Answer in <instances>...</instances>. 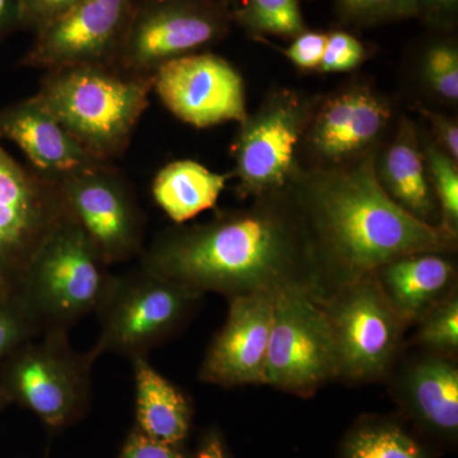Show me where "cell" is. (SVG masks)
<instances>
[{
    "label": "cell",
    "instance_id": "obj_1",
    "mask_svg": "<svg viewBox=\"0 0 458 458\" xmlns=\"http://www.w3.org/2000/svg\"><path fill=\"white\" fill-rule=\"evenodd\" d=\"M140 267L201 295L231 300L302 285L318 300L309 242L286 189L210 221L165 229L141 252Z\"/></svg>",
    "mask_w": 458,
    "mask_h": 458
},
{
    "label": "cell",
    "instance_id": "obj_2",
    "mask_svg": "<svg viewBox=\"0 0 458 458\" xmlns=\"http://www.w3.org/2000/svg\"><path fill=\"white\" fill-rule=\"evenodd\" d=\"M376 156L328 170L298 165L286 188L309 242L319 302L400 256L456 251V238L386 194Z\"/></svg>",
    "mask_w": 458,
    "mask_h": 458
},
{
    "label": "cell",
    "instance_id": "obj_3",
    "mask_svg": "<svg viewBox=\"0 0 458 458\" xmlns=\"http://www.w3.org/2000/svg\"><path fill=\"white\" fill-rule=\"evenodd\" d=\"M153 82L114 66H68L47 72L36 98L87 152L114 162L131 144Z\"/></svg>",
    "mask_w": 458,
    "mask_h": 458
},
{
    "label": "cell",
    "instance_id": "obj_4",
    "mask_svg": "<svg viewBox=\"0 0 458 458\" xmlns=\"http://www.w3.org/2000/svg\"><path fill=\"white\" fill-rule=\"evenodd\" d=\"M111 274L83 228L65 216L38 247L16 297L40 333L65 331L98 311Z\"/></svg>",
    "mask_w": 458,
    "mask_h": 458
},
{
    "label": "cell",
    "instance_id": "obj_5",
    "mask_svg": "<svg viewBox=\"0 0 458 458\" xmlns=\"http://www.w3.org/2000/svg\"><path fill=\"white\" fill-rule=\"evenodd\" d=\"M394 96L367 77H352L318 95L298 147V165L340 168L378 152L400 114Z\"/></svg>",
    "mask_w": 458,
    "mask_h": 458
},
{
    "label": "cell",
    "instance_id": "obj_6",
    "mask_svg": "<svg viewBox=\"0 0 458 458\" xmlns=\"http://www.w3.org/2000/svg\"><path fill=\"white\" fill-rule=\"evenodd\" d=\"M203 295L152 271L140 269L111 276L99 304V337L89 352L96 360L114 352L131 361L174 335Z\"/></svg>",
    "mask_w": 458,
    "mask_h": 458
},
{
    "label": "cell",
    "instance_id": "obj_7",
    "mask_svg": "<svg viewBox=\"0 0 458 458\" xmlns=\"http://www.w3.org/2000/svg\"><path fill=\"white\" fill-rule=\"evenodd\" d=\"M318 95L278 87L238 123L231 147L236 192L241 199L276 194L288 188L297 152Z\"/></svg>",
    "mask_w": 458,
    "mask_h": 458
},
{
    "label": "cell",
    "instance_id": "obj_8",
    "mask_svg": "<svg viewBox=\"0 0 458 458\" xmlns=\"http://www.w3.org/2000/svg\"><path fill=\"white\" fill-rule=\"evenodd\" d=\"M31 340L8 355L3 396L17 401L45 426H69L89 408L96 360L89 351L75 352L65 331H47L40 342Z\"/></svg>",
    "mask_w": 458,
    "mask_h": 458
},
{
    "label": "cell",
    "instance_id": "obj_9",
    "mask_svg": "<svg viewBox=\"0 0 458 458\" xmlns=\"http://www.w3.org/2000/svg\"><path fill=\"white\" fill-rule=\"evenodd\" d=\"M232 9L221 0H135L114 68L149 77L162 65L207 51L227 38Z\"/></svg>",
    "mask_w": 458,
    "mask_h": 458
},
{
    "label": "cell",
    "instance_id": "obj_10",
    "mask_svg": "<svg viewBox=\"0 0 458 458\" xmlns=\"http://www.w3.org/2000/svg\"><path fill=\"white\" fill-rule=\"evenodd\" d=\"M335 378V349L318 297L307 286L279 289L262 385L307 397Z\"/></svg>",
    "mask_w": 458,
    "mask_h": 458
},
{
    "label": "cell",
    "instance_id": "obj_11",
    "mask_svg": "<svg viewBox=\"0 0 458 458\" xmlns=\"http://www.w3.org/2000/svg\"><path fill=\"white\" fill-rule=\"evenodd\" d=\"M334 349L337 378L372 382L387 375L406 327L386 300L373 274L322 300Z\"/></svg>",
    "mask_w": 458,
    "mask_h": 458
},
{
    "label": "cell",
    "instance_id": "obj_12",
    "mask_svg": "<svg viewBox=\"0 0 458 458\" xmlns=\"http://www.w3.org/2000/svg\"><path fill=\"white\" fill-rule=\"evenodd\" d=\"M68 214L55 181L21 165L0 140V291L5 298L16 297L30 261Z\"/></svg>",
    "mask_w": 458,
    "mask_h": 458
},
{
    "label": "cell",
    "instance_id": "obj_13",
    "mask_svg": "<svg viewBox=\"0 0 458 458\" xmlns=\"http://www.w3.org/2000/svg\"><path fill=\"white\" fill-rule=\"evenodd\" d=\"M66 209L107 267L144 251L146 221L134 191L113 162L55 181Z\"/></svg>",
    "mask_w": 458,
    "mask_h": 458
},
{
    "label": "cell",
    "instance_id": "obj_14",
    "mask_svg": "<svg viewBox=\"0 0 458 458\" xmlns=\"http://www.w3.org/2000/svg\"><path fill=\"white\" fill-rule=\"evenodd\" d=\"M135 0H83L40 31L21 64L49 72L81 65L114 66Z\"/></svg>",
    "mask_w": 458,
    "mask_h": 458
},
{
    "label": "cell",
    "instance_id": "obj_15",
    "mask_svg": "<svg viewBox=\"0 0 458 458\" xmlns=\"http://www.w3.org/2000/svg\"><path fill=\"white\" fill-rule=\"evenodd\" d=\"M153 90L180 122L198 129L242 123L245 80L236 66L210 51L172 60L156 72Z\"/></svg>",
    "mask_w": 458,
    "mask_h": 458
},
{
    "label": "cell",
    "instance_id": "obj_16",
    "mask_svg": "<svg viewBox=\"0 0 458 458\" xmlns=\"http://www.w3.org/2000/svg\"><path fill=\"white\" fill-rule=\"evenodd\" d=\"M276 292L229 300L227 319L205 354L200 381L221 387L262 385Z\"/></svg>",
    "mask_w": 458,
    "mask_h": 458
},
{
    "label": "cell",
    "instance_id": "obj_17",
    "mask_svg": "<svg viewBox=\"0 0 458 458\" xmlns=\"http://www.w3.org/2000/svg\"><path fill=\"white\" fill-rule=\"evenodd\" d=\"M0 140L13 141L33 170L53 181L104 164L66 131L36 95L0 111Z\"/></svg>",
    "mask_w": 458,
    "mask_h": 458
},
{
    "label": "cell",
    "instance_id": "obj_18",
    "mask_svg": "<svg viewBox=\"0 0 458 458\" xmlns=\"http://www.w3.org/2000/svg\"><path fill=\"white\" fill-rule=\"evenodd\" d=\"M454 252L420 251L400 256L373 271L386 300L406 327L457 293Z\"/></svg>",
    "mask_w": 458,
    "mask_h": 458
},
{
    "label": "cell",
    "instance_id": "obj_19",
    "mask_svg": "<svg viewBox=\"0 0 458 458\" xmlns=\"http://www.w3.org/2000/svg\"><path fill=\"white\" fill-rule=\"evenodd\" d=\"M376 177L394 203L419 221L439 225V210L428 179L419 125L401 113L393 132L377 152Z\"/></svg>",
    "mask_w": 458,
    "mask_h": 458
},
{
    "label": "cell",
    "instance_id": "obj_20",
    "mask_svg": "<svg viewBox=\"0 0 458 458\" xmlns=\"http://www.w3.org/2000/svg\"><path fill=\"white\" fill-rule=\"evenodd\" d=\"M401 396L428 427L445 434L458 428V367L450 355L418 358L400 378Z\"/></svg>",
    "mask_w": 458,
    "mask_h": 458
},
{
    "label": "cell",
    "instance_id": "obj_21",
    "mask_svg": "<svg viewBox=\"0 0 458 458\" xmlns=\"http://www.w3.org/2000/svg\"><path fill=\"white\" fill-rule=\"evenodd\" d=\"M131 363L137 428L157 441L180 445L188 437L191 423L188 399L147 358H138Z\"/></svg>",
    "mask_w": 458,
    "mask_h": 458
},
{
    "label": "cell",
    "instance_id": "obj_22",
    "mask_svg": "<svg viewBox=\"0 0 458 458\" xmlns=\"http://www.w3.org/2000/svg\"><path fill=\"white\" fill-rule=\"evenodd\" d=\"M231 174H218L192 159L165 165L153 181L157 205L176 225H185L218 203Z\"/></svg>",
    "mask_w": 458,
    "mask_h": 458
},
{
    "label": "cell",
    "instance_id": "obj_23",
    "mask_svg": "<svg viewBox=\"0 0 458 458\" xmlns=\"http://www.w3.org/2000/svg\"><path fill=\"white\" fill-rule=\"evenodd\" d=\"M456 31H429L415 44L410 73L418 95L428 107L458 105V40Z\"/></svg>",
    "mask_w": 458,
    "mask_h": 458
},
{
    "label": "cell",
    "instance_id": "obj_24",
    "mask_svg": "<svg viewBox=\"0 0 458 458\" xmlns=\"http://www.w3.org/2000/svg\"><path fill=\"white\" fill-rule=\"evenodd\" d=\"M232 21L255 40L269 36L293 40L310 29L302 0H237Z\"/></svg>",
    "mask_w": 458,
    "mask_h": 458
},
{
    "label": "cell",
    "instance_id": "obj_25",
    "mask_svg": "<svg viewBox=\"0 0 458 458\" xmlns=\"http://www.w3.org/2000/svg\"><path fill=\"white\" fill-rule=\"evenodd\" d=\"M419 140L428 179L439 210V227L451 237L458 238V162L443 152L429 137L426 128L419 125Z\"/></svg>",
    "mask_w": 458,
    "mask_h": 458
},
{
    "label": "cell",
    "instance_id": "obj_26",
    "mask_svg": "<svg viewBox=\"0 0 458 458\" xmlns=\"http://www.w3.org/2000/svg\"><path fill=\"white\" fill-rule=\"evenodd\" d=\"M345 458H427L411 437L391 424H370L355 430L344 450Z\"/></svg>",
    "mask_w": 458,
    "mask_h": 458
},
{
    "label": "cell",
    "instance_id": "obj_27",
    "mask_svg": "<svg viewBox=\"0 0 458 458\" xmlns=\"http://www.w3.org/2000/svg\"><path fill=\"white\" fill-rule=\"evenodd\" d=\"M340 22L355 29L390 25L418 17L415 0H333Z\"/></svg>",
    "mask_w": 458,
    "mask_h": 458
},
{
    "label": "cell",
    "instance_id": "obj_28",
    "mask_svg": "<svg viewBox=\"0 0 458 458\" xmlns=\"http://www.w3.org/2000/svg\"><path fill=\"white\" fill-rule=\"evenodd\" d=\"M415 343L430 352L450 355L458 351L457 293L434 307L418 322Z\"/></svg>",
    "mask_w": 458,
    "mask_h": 458
},
{
    "label": "cell",
    "instance_id": "obj_29",
    "mask_svg": "<svg viewBox=\"0 0 458 458\" xmlns=\"http://www.w3.org/2000/svg\"><path fill=\"white\" fill-rule=\"evenodd\" d=\"M370 56L372 49L360 38L346 30H331L327 32V47L316 73H352L360 69Z\"/></svg>",
    "mask_w": 458,
    "mask_h": 458
},
{
    "label": "cell",
    "instance_id": "obj_30",
    "mask_svg": "<svg viewBox=\"0 0 458 458\" xmlns=\"http://www.w3.org/2000/svg\"><path fill=\"white\" fill-rule=\"evenodd\" d=\"M40 334L29 313L14 298H0V360Z\"/></svg>",
    "mask_w": 458,
    "mask_h": 458
},
{
    "label": "cell",
    "instance_id": "obj_31",
    "mask_svg": "<svg viewBox=\"0 0 458 458\" xmlns=\"http://www.w3.org/2000/svg\"><path fill=\"white\" fill-rule=\"evenodd\" d=\"M260 41L267 42L269 47L278 49L298 71L316 73L327 47V32L306 30L291 40V44L286 47H278L265 40Z\"/></svg>",
    "mask_w": 458,
    "mask_h": 458
},
{
    "label": "cell",
    "instance_id": "obj_32",
    "mask_svg": "<svg viewBox=\"0 0 458 458\" xmlns=\"http://www.w3.org/2000/svg\"><path fill=\"white\" fill-rule=\"evenodd\" d=\"M426 120V131L434 143L458 162V120L456 116L417 104L414 106Z\"/></svg>",
    "mask_w": 458,
    "mask_h": 458
},
{
    "label": "cell",
    "instance_id": "obj_33",
    "mask_svg": "<svg viewBox=\"0 0 458 458\" xmlns=\"http://www.w3.org/2000/svg\"><path fill=\"white\" fill-rule=\"evenodd\" d=\"M83 0H20L22 29L40 31L51 21L62 16Z\"/></svg>",
    "mask_w": 458,
    "mask_h": 458
},
{
    "label": "cell",
    "instance_id": "obj_34",
    "mask_svg": "<svg viewBox=\"0 0 458 458\" xmlns=\"http://www.w3.org/2000/svg\"><path fill=\"white\" fill-rule=\"evenodd\" d=\"M419 20L428 31H456L458 0H415Z\"/></svg>",
    "mask_w": 458,
    "mask_h": 458
},
{
    "label": "cell",
    "instance_id": "obj_35",
    "mask_svg": "<svg viewBox=\"0 0 458 458\" xmlns=\"http://www.w3.org/2000/svg\"><path fill=\"white\" fill-rule=\"evenodd\" d=\"M119 458H188L180 445L157 441L135 427L129 434Z\"/></svg>",
    "mask_w": 458,
    "mask_h": 458
},
{
    "label": "cell",
    "instance_id": "obj_36",
    "mask_svg": "<svg viewBox=\"0 0 458 458\" xmlns=\"http://www.w3.org/2000/svg\"><path fill=\"white\" fill-rule=\"evenodd\" d=\"M22 29L20 0H0V41Z\"/></svg>",
    "mask_w": 458,
    "mask_h": 458
},
{
    "label": "cell",
    "instance_id": "obj_37",
    "mask_svg": "<svg viewBox=\"0 0 458 458\" xmlns=\"http://www.w3.org/2000/svg\"><path fill=\"white\" fill-rule=\"evenodd\" d=\"M195 458H227V456H225L221 439L212 436L201 445Z\"/></svg>",
    "mask_w": 458,
    "mask_h": 458
},
{
    "label": "cell",
    "instance_id": "obj_38",
    "mask_svg": "<svg viewBox=\"0 0 458 458\" xmlns=\"http://www.w3.org/2000/svg\"><path fill=\"white\" fill-rule=\"evenodd\" d=\"M221 2L225 3V4L228 5L231 9L236 7L237 4V0H221Z\"/></svg>",
    "mask_w": 458,
    "mask_h": 458
},
{
    "label": "cell",
    "instance_id": "obj_39",
    "mask_svg": "<svg viewBox=\"0 0 458 458\" xmlns=\"http://www.w3.org/2000/svg\"><path fill=\"white\" fill-rule=\"evenodd\" d=\"M3 397H4V396H3V394H0V408H2V400H3Z\"/></svg>",
    "mask_w": 458,
    "mask_h": 458
}]
</instances>
